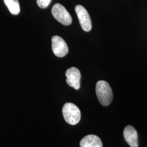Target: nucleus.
<instances>
[{
    "instance_id": "obj_2",
    "label": "nucleus",
    "mask_w": 147,
    "mask_h": 147,
    "mask_svg": "<svg viewBox=\"0 0 147 147\" xmlns=\"http://www.w3.org/2000/svg\"><path fill=\"white\" fill-rule=\"evenodd\" d=\"M63 117L65 121L70 125H74L79 123L81 119V112L76 105L67 102L62 109Z\"/></svg>"
},
{
    "instance_id": "obj_3",
    "label": "nucleus",
    "mask_w": 147,
    "mask_h": 147,
    "mask_svg": "<svg viewBox=\"0 0 147 147\" xmlns=\"http://www.w3.org/2000/svg\"><path fill=\"white\" fill-rule=\"evenodd\" d=\"M51 12L53 17L61 24L66 26L71 24V16L65 8L61 4L56 3L53 5Z\"/></svg>"
},
{
    "instance_id": "obj_10",
    "label": "nucleus",
    "mask_w": 147,
    "mask_h": 147,
    "mask_svg": "<svg viewBox=\"0 0 147 147\" xmlns=\"http://www.w3.org/2000/svg\"><path fill=\"white\" fill-rule=\"evenodd\" d=\"M51 0H37L38 5L41 8H45L51 3Z\"/></svg>"
},
{
    "instance_id": "obj_1",
    "label": "nucleus",
    "mask_w": 147,
    "mask_h": 147,
    "mask_svg": "<svg viewBox=\"0 0 147 147\" xmlns=\"http://www.w3.org/2000/svg\"><path fill=\"white\" fill-rule=\"evenodd\" d=\"M96 94L100 104L104 106L110 104L113 100V92L110 84L105 81H99L96 84Z\"/></svg>"
},
{
    "instance_id": "obj_8",
    "label": "nucleus",
    "mask_w": 147,
    "mask_h": 147,
    "mask_svg": "<svg viewBox=\"0 0 147 147\" xmlns=\"http://www.w3.org/2000/svg\"><path fill=\"white\" fill-rule=\"evenodd\" d=\"M80 147H102L100 138L94 135L84 137L80 143Z\"/></svg>"
},
{
    "instance_id": "obj_4",
    "label": "nucleus",
    "mask_w": 147,
    "mask_h": 147,
    "mask_svg": "<svg viewBox=\"0 0 147 147\" xmlns=\"http://www.w3.org/2000/svg\"><path fill=\"white\" fill-rule=\"evenodd\" d=\"M75 11L83 30L86 32L90 31L92 29V21L88 11L81 5H77L75 7Z\"/></svg>"
},
{
    "instance_id": "obj_6",
    "label": "nucleus",
    "mask_w": 147,
    "mask_h": 147,
    "mask_svg": "<svg viewBox=\"0 0 147 147\" xmlns=\"http://www.w3.org/2000/svg\"><path fill=\"white\" fill-rule=\"evenodd\" d=\"M66 82L69 86L78 90L80 88L81 73L79 69L75 67L68 69L65 73Z\"/></svg>"
},
{
    "instance_id": "obj_7",
    "label": "nucleus",
    "mask_w": 147,
    "mask_h": 147,
    "mask_svg": "<svg viewBox=\"0 0 147 147\" xmlns=\"http://www.w3.org/2000/svg\"><path fill=\"white\" fill-rule=\"evenodd\" d=\"M123 136L126 143L130 147H138L137 132L133 126L127 125L124 128Z\"/></svg>"
},
{
    "instance_id": "obj_5",
    "label": "nucleus",
    "mask_w": 147,
    "mask_h": 147,
    "mask_svg": "<svg viewBox=\"0 0 147 147\" xmlns=\"http://www.w3.org/2000/svg\"><path fill=\"white\" fill-rule=\"evenodd\" d=\"M52 49L53 53L58 57H63L68 53V47L62 38L58 36H53Z\"/></svg>"
},
{
    "instance_id": "obj_9",
    "label": "nucleus",
    "mask_w": 147,
    "mask_h": 147,
    "mask_svg": "<svg viewBox=\"0 0 147 147\" xmlns=\"http://www.w3.org/2000/svg\"><path fill=\"white\" fill-rule=\"evenodd\" d=\"M4 2L11 14L16 16L19 14L20 8L18 0H4Z\"/></svg>"
}]
</instances>
